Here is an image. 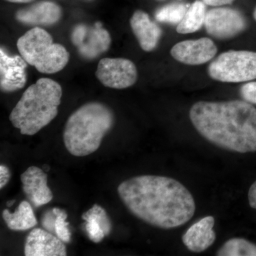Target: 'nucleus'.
<instances>
[{
    "label": "nucleus",
    "instance_id": "f257e3e1",
    "mask_svg": "<svg viewBox=\"0 0 256 256\" xmlns=\"http://www.w3.org/2000/svg\"><path fill=\"white\" fill-rule=\"evenodd\" d=\"M118 193L128 210L156 228L172 229L188 223L196 210L194 198L174 178L140 175L122 182Z\"/></svg>",
    "mask_w": 256,
    "mask_h": 256
},
{
    "label": "nucleus",
    "instance_id": "f03ea898",
    "mask_svg": "<svg viewBox=\"0 0 256 256\" xmlns=\"http://www.w3.org/2000/svg\"><path fill=\"white\" fill-rule=\"evenodd\" d=\"M190 118L214 146L240 154L256 152V108L246 101H198L192 106Z\"/></svg>",
    "mask_w": 256,
    "mask_h": 256
},
{
    "label": "nucleus",
    "instance_id": "7ed1b4c3",
    "mask_svg": "<svg viewBox=\"0 0 256 256\" xmlns=\"http://www.w3.org/2000/svg\"><path fill=\"white\" fill-rule=\"evenodd\" d=\"M62 88L52 79H38L24 92L10 114L21 134L34 136L53 120L58 112Z\"/></svg>",
    "mask_w": 256,
    "mask_h": 256
},
{
    "label": "nucleus",
    "instance_id": "20e7f679",
    "mask_svg": "<svg viewBox=\"0 0 256 256\" xmlns=\"http://www.w3.org/2000/svg\"><path fill=\"white\" fill-rule=\"evenodd\" d=\"M114 122L110 108L100 102L85 104L70 114L64 131V142L70 154L85 156L95 152Z\"/></svg>",
    "mask_w": 256,
    "mask_h": 256
},
{
    "label": "nucleus",
    "instance_id": "39448f33",
    "mask_svg": "<svg viewBox=\"0 0 256 256\" xmlns=\"http://www.w3.org/2000/svg\"><path fill=\"white\" fill-rule=\"evenodd\" d=\"M16 46L24 60L42 74L60 72L67 65L70 57L66 48L54 43L50 34L40 26L32 28L20 37Z\"/></svg>",
    "mask_w": 256,
    "mask_h": 256
},
{
    "label": "nucleus",
    "instance_id": "423d86ee",
    "mask_svg": "<svg viewBox=\"0 0 256 256\" xmlns=\"http://www.w3.org/2000/svg\"><path fill=\"white\" fill-rule=\"evenodd\" d=\"M208 73L214 80L224 82H250L256 79V52H224L210 63Z\"/></svg>",
    "mask_w": 256,
    "mask_h": 256
},
{
    "label": "nucleus",
    "instance_id": "0eeeda50",
    "mask_svg": "<svg viewBox=\"0 0 256 256\" xmlns=\"http://www.w3.org/2000/svg\"><path fill=\"white\" fill-rule=\"evenodd\" d=\"M72 41L79 54L84 58L94 60L110 48L111 37L102 24L97 22L92 26L76 25L72 32Z\"/></svg>",
    "mask_w": 256,
    "mask_h": 256
},
{
    "label": "nucleus",
    "instance_id": "6e6552de",
    "mask_svg": "<svg viewBox=\"0 0 256 256\" xmlns=\"http://www.w3.org/2000/svg\"><path fill=\"white\" fill-rule=\"evenodd\" d=\"M96 76L106 87L124 89L132 86L137 82L138 70L130 60L106 58L99 62Z\"/></svg>",
    "mask_w": 256,
    "mask_h": 256
},
{
    "label": "nucleus",
    "instance_id": "1a4fd4ad",
    "mask_svg": "<svg viewBox=\"0 0 256 256\" xmlns=\"http://www.w3.org/2000/svg\"><path fill=\"white\" fill-rule=\"evenodd\" d=\"M204 26L207 33L220 40L232 38L247 28L246 20L237 10L215 8L206 12Z\"/></svg>",
    "mask_w": 256,
    "mask_h": 256
},
{
    "label": "nucleus",
    "instance_id": "9d476101",
    "mask_svg": "<svg viewBox=\"0 0 256 256\" xmlns=\"http://www.w3.org/2000/svg\"><path fill=\"white\" fill-rule=\"evenodd\" d=\"M217 47L210 38L186 40L176 44L170 50L175 60L186 65H201L212 60L217 53Z\"/></svg>",
    "mask_w": 256,
    "mask_h": 256
},
{
    "label": "nucleus",
    "instance_id": "9b49d317",
    "mask_svg": "<svg viewBox=\"0 0 256 256\" xmlns=\"http://www.w3.org/2000/svg\"><path fill=\"white\" fill-rule=\"evenodd\" d=\"M28 62L21 55L10 56L0 50V88L2 92H14L26 84Z\"/></svg>",
    "mask_w": 256,
    "mask_h": 256
},
{
    "label": "nucleus",
    "instance_id": "f8f14e48",
    "mask_svg": "<svg viewBox=\"0 0 256 256\" xmlns=\"http://www.w3.org/2000/svg\"><path fill=\"white\" fill-rule=\"evenodd\" d=\"M65 242L44 229L34 228L26 237L24 245L26 256H65Z\"/></svg>",
    "mask_w": 256,
    "mask_h": 256
},
{
    "label": "nucleus",
    "instance_id": "ddd939ff",
    "mask_svg": "<svg viewBox=\"0 0 256 256\" xmlns=\"http://www.w3.org/2000/svg\"><path fill=\"white\" fill-rule=\"evenodd\" d=\"M23 191L35 207L50 203L53 194L48 186V176L43 170L37 166H30L20 176Z\"/></svg>",
    "mask_w": 256,
    "mask_h": 256
},
{
    "label": "nucleus",
    "instance_id": "4468645a",
    "mask_svg": "<svg viewBox=\"0 0 256 256\" xmlns=\"http://www.w3.org/2000/svg\"><path fill=\"white\" fill-rule=\"evenodd\" d=\"M62 18V10L52 2H40L16 12L20 22L28 26H50L55 24Z\"/></svg>",
    "mask_w": 256,
    "mask_h": 256
},
{
    "label": "nucleus",
    "instance_id": "2eb2a0df",
    "mask_svg": "<svg viewBox=\"0 0 256 256\" xmlns=\"http://www.w3.org/2000/svg\"><path fill=\"white\" fill-rule=\"evenodd\" d=\"M214 224V218L212 216L202 218L194 224L183 235L182 239L184 245L193 252L206 250L216 240Z\"/></svg>",
    "mask_w": 256,
    "mask_h": 256
},
{
    "label": "nucleus",
    "instance_id": "dca6fc26",
    "mask_svg": "<svg viewBox=\"0 0 256 256\" xmlns=\"http://www.w3.org/2000/svg\"><path fill=\"white\" fill-rule=\"evenodd\" d=\"M130 26L139 44L144 52L156 48L162 36L160 26L150 18L144 12L138 10L130 18Z\"/></svg>",
    "mask_w": 256,
    "mask_h": 256
},
{
    "label": "nucleus",
    "instance_id": "f3484780",
    "mask_svg": "<svg viewBox=\"0 0 256 256\" xmlns=\"http://www.w3.org/2000/svg\"><path fill=\"white\" fill-rule=\"evenodd\" d=\"M82 220L86 222V229L88 238L94 242H99L109 235L112 229L110 218L106 210L99 205H94L82 215Z\"/></svg>",
    "mask_w": 256,
    "mask_h": 256
},
{
    "label": "nucleus",
    "instance_id": "a211bd4d",
    "mask_svg": "<svg viewBox=\"0 0 256 256\" xmlns=\"http://www.w3.org/2000/svg\"><path fill=\"white\" fill-rule=\"evenodd\" d=\"M2 218L8 228L15 232H24L38 223L31 204L26 201L22 202L14 213L8 210H3Z\"/></svg>",
    "mask_w": 256,
    "mask_h": 256
},
{
    "label": "nucleus",
    "instance_id": "6ab92c4d",
    "mask_svg": "<svg viewBox=\"0 0 256 256\" xmlns=\"http://www.w3.org/2000/svg\"><path fill=\"white\" fill-rule=\"evenodd\" d=\"M206 14V6L204 2H195L190 5L183 20L176 26V32L185 34L198 31L204 24Z\"/></svg>",
    "mask_w": 256,
    "mask_h": 256
},
{
    "label": "nucleus",
    "instance_id": "aec40b11",
    "mask_svg": "<svg viewBox=\"0 0 256 256\" xmlns=\"http://www.w3.org/2000/svg\"><path fill=\"white\" fill-rule=\"evenodd\" d=\"M217 256H256V244L245 238H233L224 242Z\"/></svg>",
    "mask_w": 256,
    "mask_h": 256
},
{
    "label": "nucleus",
    "instance_id": "412c9836",
    "mask_svg": "<svg viewBox=\"0 0 256 256\" xmlns=\"http://www.w3.org/2000/svg\"><path fill=\"white\" fill-rule=\"evenodd\" d=\"M190 4L173 3L162 6L156 12V18L160 22L178 24L190 8Z\"/></svg>",
    "mask_w": 256,
    "mask_h": 256
},
{
    "label": "nucleus",
    "instance_id": "4be33fe9",
    "mask_svg": "<svg viewBox=\"0 0 256 256\" xmlns=\"http://www.w3.org/2000/svg\"><path fill=\"white\" fill-rule=\"evenodd\" d=\"M53 210L56 217L54 224L55 234L62 242L65 244L66 242L68 244L70 242L72 234L68 228L69 223L66 222L67 216H68L66 212L58 208H54Z\"/></svg>",
    "mask_w": 256,
    "mask_h": 256
},
{
    "label": "nucleus",
    "instance_id": "5701e85b",
    "mask_svg": "<svg viewBox=\"0 0 256 256\" xmlns=\"http://www.w3.org/2000/svg\"><path fill=\"white\" fill-rule=\"evenodd\" d=\"M240 94L244 100L256 105V82H248L242 85Z\"/></svg>",
    "mask_w": 256,
    "mask_h": 256
},
{
    "label": "nucleus",
    "instance_id": "b1692460",
    "mask_svg": "<svg viewBox=\"0 0 256 256\" xmlns=\"http://www.w3.org/2000/svg\"><path fill=\"white\" fill-rule=\"evenodd\" d=\"M56 215L54 210L46 212L42 218V226L47 230L50 232H54V224L56 220Z\"/></svg>",
    "mask_w": 256,
    "mask_h": 256
},
{
    "label": "nucleus",
    "instance_id": "393cba45",
    "mask_svg": "<svg viewBox=\"0 0 256 256\" xmlns=\"http://www.w3.org/2000/svg\"><path fill=\"white\" fill-rule=\"evenodd\" d=\"M10 171L9 168L5 165H0V188H3L9 182Z\"/></svg>",
    "mask_w": 256,
    "mask_h": 256
},
{
    "label": "nucleus",
    "instance_id": "a878e982",
    "mask_svg": "<svg viewBox=\"0 0 256 256\" xmlns=\"http://www.w3.org/2000/svg\"><path fill=\"white\" fill-rule=\"evenodd\" d=\"M248 198L250 206L254 210H256V181L254 182L249 188Z\"/></svg>",
    "mask_w": 256,
    "mask_h": 256
},
{
    "label": "nucleus",
    "instance_id": "bb28decb",
    "mask_svg": "<svg viewBox=\"0 0 256 256\" xmlns=\"http://www.w3.org/2000/svg\"><path fill=\"white\" fill-rule=\"evenodd\" d=\"M234 0H203L205 4L210 6H222V5L228 4L233 2Z\"/></svg>",
    "mask_w": 256,
    "mask_h": 256
},
{
    "label": "nucleus",
    "instance_id": "cd10ccee",
    "mask_svg": "<svg viewBox=\"0 0 256 256\" xmlns=\"http://www.w3.org/2000/svg\"><path fill=\"white\" fill-rule=\"evenodd\" d=\"M6 1L14 3H28L33 1V0H6Z\"/></svg>",
    "mask_w": 256,
    "mask_h": 256
},
{
    "label": "nucleus",
    "instance_id": "c85d7f7f",
    "mask_svg": "<svg viewBox=\"0 0 256 256\" xmlns=\"http://www.w3.org/2000/svg\"><path fill=\"white\" fill-rule=\"evenodd\" d=\"M15 202V200H12V201L8 202V203H6V206L10 207L12 206L13 204H14Z\"/></svg>",
    "mask_w": 256,
    "mask_h": 256
},
{
    "label": "nucleus",
    "instance_id": "c756f323",
    "mask_svg": "<svg viewBox=\"0 0 256 256\" xmlns=\"http://www.w3.org/2000/svg\"><path fill=\"white\" fill-rule=\"evenodd\" d=\"M254 18H255V20L256 21V8L255 10H254Z\"/></svg>",
    "mask_w": 256,
    "mask_h": 256
}]
</instances>
